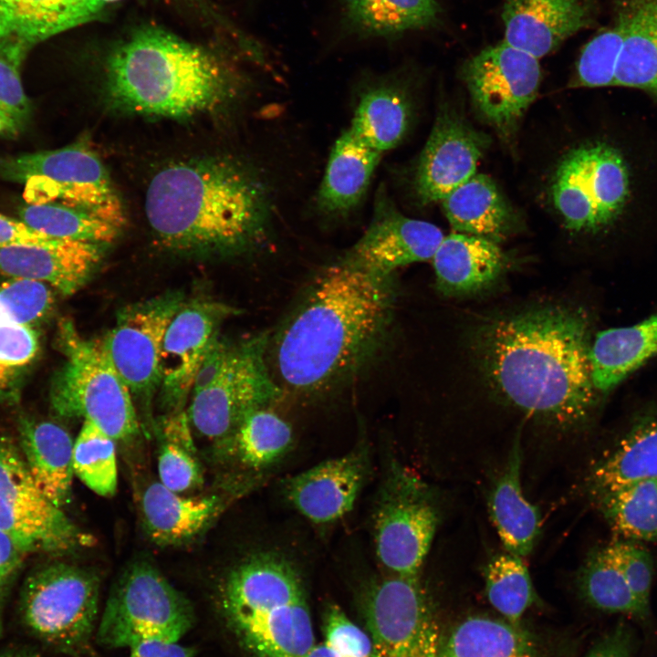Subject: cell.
<instances>
[{
    "instance_id": "cell-1",
    "label": "cell",
    "mask_w": 657,
    "mask_h": 657,
    "mask_svg": "<svg viewBox=\"0 0 657 657\" xmlns=\"http://www.w3.org/2000/svg\"><path fill=\"white\" fill-rule=\"evenodd\" d=\"M590 323L576 308L542 306L496 318L477 339L496 391L525 412L562 428L584 423L599 402Z\"/></svg>"
},
{
    "instance_id": "cell-2",
    "label": "cell",
    "mask_w": 657,
    "mask_h": 657,
    "mask_svg": "<svg viewBox=\"0 0 657 657\" xmlns=\"http://www.w3.org/2000/svg\"><path fill=\"white\" fill-rule=\"evenodd\" d=\"M392 277L339 261L321 271L275 336L272 357L279 382L299 394L318 393L364 365L391 322Z\"/></svg>"
},
{
    "instance_id": "cell-3",
    "label": "cell",
    "mask_w": 657,
    "mask_h": 657,
    "mask_svg": "<svg viewBox=\"0 0 657 657\" xmlns=\"http://www.w3.org/2000/svg\"><path fill=\"white\" fill-rule=\"evenodd\" d=\"M145 212L156 237L169 249L237 252L267 237L274 193L263 174L237 160L182 162L151 179Z\"/></svg>"
},
{
    "instance_id": "cell-4",
    "label": "cell",
    "mask_w": 657,
    "mask_h": 657,
    "mask_svg": "<svg viewBox=\"0 0 657 657\" xmlns=\"http://www.w3.org/2000/svg\"><path fill=\"white\" fill-rule=\"evenodd\" d=\"M106 90L118 110L178 119L223 107L235 97L237 82L214 54L168 30L145 26L110 55Z\"/></svg>"
},
{
    "instance_id": "cell-5",
    "label": "cell",
    "mask_w": 657,
    "mask_h": 657,
    "mask_svg": "<svg viewBox=\"0 0 657 657\" xmlns=\"http://www.w3.org/2000/svg\"><path fill=\"white\" fill-rule=\"evenodd\" d=\"M220 610L254 657H307L316 645L302 578L277 553L256 552L234 567L221 587Z\"/></svg>"
},
{
    "instance_id": "cell-6",
    "label": "cell",
    "mask_w": 657,
    "mask_h": 657,
    "mask_svg": "<svg viewBox=\"0 0 657 657\" xmlns=\"http://www.w3.org/2000/svg\"><path fill=\"white\" fill-rule=\"evenodd\" d=\"M57 342L65 360L51 384L55 412L66 418L82 417L115 441L135 436L139 421L131 392L100 341L85 339L71 320L63 319Z\"/></svg>"
},
{
    "instance_id": "cell-7",
    "label": "cell",
    "mask_w": 657,
    "mask_h": 657,
    "mask_svg": "<svg viewBox=\"0 0 657 657\" xmlns=\"http://www.w3.org/2000/svg\"><path fill=\"white\" fill-rule=\"evenodd\" d=\"M100 580L92 570L63 562L34 569L18 602L25 630L51 650L71 657L89 653L99 622Z\"/></svg>"
},
{
    "instance_id": "cell-8",
    "label": "cell",
    "mask_w": 657,
    "mask_h": 657,
    "mask_svg": "<svg viewBox=\"0 0 657 657\" xmlns=\"http://www.w3.org/2000/svg\"><path fill=\"white\" fill-rule=\"evenodd\" d=\"M634 182L624 151L609 141H594L564 156L551 195L568 229L596 234L611 228L627 214Z\"/></svg>"
},
{
    "instance_id": "cell-9",
    "label": "cell",
    "mask_w": 657,
    "mask_h": 657,
    "mask_svg": "<svg viewBox=\"0 0 657 657\" xmlns=\"http://www.w3.org/2000/svg\"><path fill=\"white\" fill-rule=\"evenodd\" d=\"M190 600L151 563L130 564L113 586L95 632L106 649L147 640L179 641L194 625Z\"/></svg>"
},
{
    "instance_id": "cell-10",
    "label": "cell",
    "mask_w": 657,
    "mask_h": 657,
    "mask_svg": "<svg viewBox=\"0 0 657 657\" xmlns=\"http://www.w3.org/2000/svg\"><path fill=\"white\" fill-rule=\"evenodd\" d=\"M268 347L265 332L237 342L225 339L214 376L192 391L187 414L199 433L218 442L248 413L279 400L282 389L267 365Z\"/></svg>"
},
{
    "instance_id": "cell-11",
    "label": "cell",
    "mask_w": 657,
    "mask_h": 657,
    "mask_svg": "<svg viewBox=\"0 0 657 657\" xmlns=\"http://www.w3.org/2000/svg\"><path fill=\"white\" fill-rule=\"evenodd\" d=\"M439 520L427 485L393 462L373 514L376 556L390 575L419 579Z\"/></svg>"
},
{
    "instance_id": "cell-12",
    "label": "cell",
    "mask_w": 657,
    "mask_h": 657,
    "mask_svg": "<svg viewBox=\"0 0 657 657\" xmlns=\"http://www.w3.org/2000/svg\"><path fill=\"white\" fill-rule=\"evenodd\" d=\"M0 529L27 554L67 552L92 541L41 492L21 452L5 440H0Z\"/></svg>"
},
{
    "instance_id": "cell-13",
    "label": "cell",
    "mask_w": 657,
    "mask_h": 657,
    "mask_svg": "<svg viewBox=\"0 0 657 657\" xmlns=\"http://www.w3.org/2000/svg\"><path fill=\"white\" fill-rule=\"evenodd\" d=\"M363 609L376 657H440L442 634L419 579L390 575L374 581Z\"/></svg>"
},
{
    "instance_id": "cell-14",
    "label": "cell",
    "mask_w": 657,
    "mask_h": 657,
    "mask_svg": "<svg viewBox=\"0 0 657 657\" xmlns=\"http://www.w3.org/2000/svg\"><path fill=\"white\" fill-rule=\"evenodd\" d=\"M462 78L478 115L507 136L536 99L541 69L537 58L504 41L466 60Z\"/></svg>"
},
{
    "instance_id": "cell-15",
    "label": "cell",
    "mask_w": 657,
    "mask_h": 657,
    "mask_svg": "<svg viewBox=\"0 0 657 657\" xmlns=\"http://www.w3.org/2000/svg\"><path fill=\"white\" fill-rule=\"evenodd\" d=\"M185 302L181 292H167L124 307L100 341L130 392L148 398L160 383V355L166 329Z\"/></svg>"
},
{
    "instance_id": "cell-16",
    "label": "cell",
    "mask_w": 657,
    "mask_h": 657,
    "mask_svg": "<svg viewBox=\"0 0 657 657\" xmlns=\"http://www.w3.org/2000/svg\"><path fill=\"white\" fill-rule=\"evenodd\" d=\"M0 178L25 185V198L62 196L103 203L119 198L94 151L82 144L0 157Z\"/></svg>"
},
{
    "instance_id": "cell-17",
    "label": "cell",
    "mask_w": 657,
    "mask_h": 657,
    "mask_svg": "<svg viewBox=\"0 0 657 657\" xmlns=\"http://www.w3.org/2000/svg\"><path fill=\"white\" fill-rule=\"evenodd\" d=\"M443 237L435 224L402 214L381 185L370 224L339 262L370 275L393 276L400 267L432 260Z\"/></svg>"
},
{
    "instance_id": "cell-18",
    "label": "cell",
    "mask_w": 657,
    "mask_h": 657,
    "mask_svg": "<svg viewBox=\"0 0 657 657\" xmlns=\"http://www.w3.org/2000/svg\"><path fill=\"white\" fill-rule=\"evenodd\" d=\"M235 309L222 303L185 301L171 320L160 355L161 401L167 413L183 411L205 352Z\"/></svg>"
},
{
    "instance_id": "cell-19",
    "label": "cell",
    "mask_w": 657,
    "mask_h": 657,
    "mask_svg": "<svg viewBox=\"0 0 657 657\" xmlns=\"http://www.w3.org/2000/svg\"><path fill=\"white\" fill-rule=\"evenodd\" d=\"M488 138L453 110H441L414 173L416 196L423 205L443 201L475 174Z\"/></svg>"
},
{
    "instance_id": "cell-20",
    "label": "cell",
    "mask_w": 657,
    "mask_h": 657,
    "mask_svg": "<svg viewBox=\"0 0 657 657\" xmlns=\"http://www.w3.org/2000/svg\"><path fill=\"white\" fill-rule=\"evenodd\" d=\"M369 471L368 448L359 445L344 455L288 477L283 485L284 495L313 523L330 524L352 510Z\"/></svg>"
},
{
    "instance_id": "cell-21",
    "label": "cell",
    "mask_w": 657,
    "mask_h": 657,
    "mask_svg": "<svg viewBox=\"0 0 657 657\" xmlns=\"http://www.w3.org/2000/svg\"><path fill=\"white\" fill-rule=\"evenodd\" d=\"M595 15L592 0H506L505 41L538 59L591 26Z\"/></svg>"
},
{
    "instance_id": "cell-22",
    "label": "cell",
    "mask_w": 657,
    "mask_h": 657,
    "mask_svg": "<svg viewBox=\"0 0 657 657\" xmlns=\"http://www.w3.org/2000/svg\"><path fill=\"white\" fill-rule=\"evenodd\" d=\"M100 247L68 239L51 245L0 247V274L42 282L69 296L79 290L95 270Z\"/></svg>"
},
{
    "instance_id": "cell-23",
    "label": "cell",
    "mask_w": 657,
    "mask_h": 657,
    "mask_svg": "<svg viewBox=\"0 0 657 657\" xmlns=\"http://www.w3.org/2000/svg\"><path fill=\"white\" fill-rule=\"evenodd\" d=\"M657 476V409L637 415L595 460L586 477L591 500L622 485Z\"/></svg>"
},
{
    "instance_id": "cell-24",
    "label": "cell",
    "mask_w": 657,
    "mask_h": 657,
    "mask_svg": "<svg viewBox=\"0 0 657 657\" xmlns=\"http://www.w3.org/2000/svg\"><path fill=\"white\" fill-rule=\"evenodd\" d=\"M432 262L438 290L465 296L492 285L506 266V256L494 241L454 233L443 237Z\"/></svg>"
},
{
    "instance_id": "cell-25",
    "label": "cell",
    "mask_w": 657,
    "mask_h": 657,
    "mask_svg": "<svg viewBox=\"0 0 657 657\" xmlns=\"http://www.w3.org/2000/svg\"><path fill=\"white\" fill-rule=\"evenodd\" d=\"M382 153L358 138L349 128L335 141L316 196L318 212L344 217L361 202Z\"/></svg>"
},
{
    "instance_id": "cell-26",
    "label": "cell",
    "mask_w": 657,
    "mask_h": 657,
    "mask_svg": "<svg viewBox=\"0 0 657 657\" xmlns=\"http://www.w3.org/2000/svg\"><path fill=\"white\" fill-rule=\"evenodd\" d=\"M522 446L516 437L507 461L488 495L490 518L506 552L527 557L541 529V513L523 494Z\"/></svg>"
},
{
    "instance_id": "cell-27",
    "label": "cell",
    "mask_w": 657,
    "mask_h": 657,
    "mask_svg": "<svg viewBox=\"0 0 657 657\" xmlns=\"http://www.w3.org/2000/svg\"><path fill=\"white\" fill-rule=\"evenodd\" d=\"M614 24L623 43L613 86L657 98V0H615Z\"/></svg>"
},
{
    "instance_id": "cell-28",
    "label": "cell",
    "mask_w": 657,
    "mask_h": 657,
    "mask_svg": "<svg viewBox=\"0 0 657 657\" xmlns=\"http://www.w3.org/2000/svg\"><path fill=\"white\" fill-rule=\"evenodd\" d=\"M223 501L216 495L185 497L152 482L143 491L141 510L147 535L162 546L185 543L217 516Z\"/></svg>"
},
{
    "instance_id": "cell-29",
    "label": "cell",
    "mask_w": 657,
    "mask_h": 657,
    "mask_svg": "<svg viewBox=\"0 0 657 657\" xmlns=\"http://www.w3.org/2000/svg\"><path fill=\"white\" fill-rule=\"evenodd\" d=\"M21 454L38 488L62 508L71 495L74 442L60 425L21 419Z\"/></svg>"
},
{
    "instance_id": "cell-30",
    "label": "cell",
    "mask_w": 657,
    "mask_h": 657,
    "mask_svg": "<svg viewBox=\"0 0 657 657\" xmlns=\"http://www.w3.org/2000/svg\"><path fill=\"white\" fill-rule=\"evenodd\" d=\"M293 443L291 426L269 407L251 412L216 442L223 460L254 476L276 466Z\"/></svg>"
},
{
    "instance_id": "cell-31",
    "label": "cell",
    "mask_w": 657,
    "mask_h": 657,
    "mask_svg": "<svg viewBox=\"0 0 657 657\" xmlns=\"http://www.w3.org/2000/svg\"><path fill=\"white\" fill-rule=\"evenodd\" d=\"M657 356V312L633 325L600 331L590 348L591 377L600 394L616 388Z\"/></svg>"
},
{
    "instance_id": "cell-32",
    "label": "cell",
    "mask_w": 657,
    "mask_h": 657,
    "mask_svg": "<svg viewBox=\"0 0 657 657\" xmlns=\"http://www.w3.org/2000/svg\"><path fill=\"white\" fill-rule=\"evenodd\" d=\"M442 204L456 232L495 243L509 235L516 222L512 207L485 174L472 176L450 193Z\"/></svg>"
},
{
    "instance_id": "cell-33",
    "label": "cell",
    "mask_w": 657,
    "mask_h": 657,
    "mask_svg": "<svg viewBox=\"0 0 657 657\" xmlns=\"http://www.w3.org/2000/svg\"><path fill=\"white\" fill-rule=\"evenodd\" d=\"M411 118L412 103L405 89L398 82L383 80L360 93L349 129L383 154L402 141Z\"/></svg>"
},
{
    "instance_id": "cell-34",
    "label": "cell",
    "mask_w": 657,
    "mask_h": 657,
    "mask_svg": "<svg viewBox=\"0 0 657 657\" xmlns=\"http://www.w3.org/2000/svg\"><path fill=\"white\" fill-rule=\"evenodd\" d=\"M440 657H537V647L520 625L473 616L442 635Z\"/></svg>"
},
{
    "instance_id": "cell-35",
    "label": "cell",
    "mask_w": 657,
    "mask_h": 657,
    "mask_svg": "<svg viewBox=\"0 0 657 657\" xmlns=\"http://www.w3.org/2000/svg\"><path fill=\"white\" fill-rule=\"evenodd\" d=\"M20 220L51 237L104 245L112 242L125 220L106 212L57 202L26 203Z\"/></svg>"
},
{
    "instance_id": "cell-36",
    "label": "cell",
    "mask_w": 657,
    "mask_h": 657,
    "mask_svg": "<svg viewBox=\"0 0 657 657\" xmlns=\"http://www.w3.org/2000/svg\"><path fill=\"white\" fill-rule=\"evenodd\" d=\"M592 501L620 536L657 544V476L622 485Z\"/></svg>"
},
{
    "instance_id": "cell-37",
    "label": "cell",
    "mask_w": 657,
    "mask_h": 657,
    "mask_svg": "<svg viewBox=\"0 0 657 657\" xmlns=\"http://www.w3.org/2000/svg\"><path fill=\"white\" fill-rule=\"evenodd\" d=\"M577 586L583 600L597 610L641 620L650 615L637 600L604 546L592 549L587 556L578 572Z\"/></svg>"
},
{
    "instance_id": "cell-38",
    "label": "cell",
    "mask_w": 657,
    "mask_h": 657,
    "mask_svg": "<svg viewBox=\"0 0 657 657\" xmlns=\"http://www.w3.org/2000/svg\"><path fill=\"white\" fill-rule=\"evenodd\" d=\"M347 17L356 29L391 36L437 22L436 0H345Z\"/></svg>"
},
{
    "instance_id": "cell-39",
    "label": "cell",
    "mask_w": 657,
    "mask_h": 657,
    "mask_svg": "<svg viewBox=\"0 0 657 657\" xmlns=\"http://www.w3.org/2000/svg\"><path fill=\"white\" fill-rule=\"evenodd\" d=\"M485 594L505 620H520L536 600V592L523 558L508 552L494 555L483 568Z\"/></svg>"
},
{
    "instance_id": "cell-40",
    "label": "cell",
    "mask_w": 657,
    "mask_h": 657,
    "mask_svg": "<svg viewBox=\"0 0 657 657\" xmlns=\"http://www.w3.org/2000/svg\"><path fill=\"white\" fill-rule=\"evenodd\" d=\"M115 440L89 421H84L74 441V474L90 490L111 496L118 485Z\"/></svg>"
},
{
    "instance_id": "cell-41",
    "label": "cell",
    "mask_w": 657,
    "mask_h": 657,
    "mask_svg": "<svg viewBox=\"0 0 657 657\" xmlns=\"http://www.w3.org/2000/svg\"><path fill=\"white\" fill-rule=\"evenodd\" d=\"M54 307V295L45 283L10 278L0 282V327H36Z\"/></svg>"
},
{
    "instance_id": "cell-42",
    "label": "cell",
    "mask_w": 657,
    "mask_h": 657,
    "mask_svg": "<svg viewBox=\"0 0 657 657\" xmlns=\"http://www.w3.org/2000/svg\"><path fill=\"white\" fill-rule=\"evenodd\" d=\"M34 327H0V401L14 396L40 347Z\"/></svg>"
},
{
    "instance_id": "cell-43",
    "label": "cell",
    "mask_w": 657,
    "mask_h": 657,
    "mask_svg": "<svg viewBox=\"0 0 657 657\" xmlns=\"http://www.w3.org/2000/svg\"><path fill=\"white\" fill-rule=\"evenodd\" d=\"M14 36L29 46L61 32L60 0H0Z\"/></svg>"
},
{
    "instance_id": "cell-44",
    "label": "cell",
    "mask_w": 657,
    "mask_h": 657,
    "mask_svg": "<svg viewBox=\"0 0 657 657\" xmlns=\"http://www.w3.org/2000/svg\"><path fill=\"white\" fill-rule=\"evenodd\" d=\"M622 43V33L615 24L594 36L580 53L573 86H613Z\"/></svg>"
},
{
    "instance_id": "cell-45",
    "label": "cell",
    "mask_w": 657,
    "mask_h": 657,
    "mask_svg": "<svg viewBox=\"0 0 657 657\" xmlns=\"http://www.w3.org/2000/svg\"><path fill=\"white\" fill-rule=\"evenodd\" d=\"M30 47L16 36L0 45V110L22 127L28 122L31 105L22 85L20 68Z\"/></svg>"
},
{
    "instance_id": "cell-46",
    "label": "cell",
    "mask_w": 657,
    "mask_h": 657,
    "mask_svg": "<svg viewBox=\"0 0 657 657\" xmlns=\"http://www.w3.org/2000/svg\"><path fill=\"white\" fill-rule=\"evenodd\" d=\"M604 548L626 579L641 607L650 613V597L654 573L651 553L632 540H613Z\"/></svg>"
},
{
    "instance_id": "cell-47",
    "label": "cell",
    "mask_w": 657,
    "mask_h": 657,
    "mask_svg": "<svg viewBox=\"0 0 657 657\" xmlns=\"http://www.w3.org/2000/svg\"><path fill=\"white\" fill-rule=\"evenodd\" d=\"M324 644L337 657H376L369 633L353 623L336 604L324 614Z\"/></svg>"
},
{
    "instance_id": "cell-48",
    "label": "cell",
    "mask_w": 657,
    "mask_h": 657,
    "mask_svg": "<svg viewBox=\"0 0 657 657\" xmlns=\"http://www.w3.org/2000/svg\"><path fill=\"white\" fill-rule=\"evenodd\" d=\"M158 473L160 482L178 494L203 483L202 469L193 453L164 439L158 454Z\"/></svg>"
},
{
    "instance_id": "cell-49",
    "label": "cell",
    "mask_w": 657,
    "mask_h": 657,
    "mask_svg": "<svg viewBox=\"0 0 657 657\" xmlns=\"http://www.w3.org/2000/svg\"><path fill=\"white\" fill-rule=\"evenodd\" d=\"M59 240L33 229L21 220L0 214V247L51 245Z\"/></svg>"
},
{
    "instance_id": "cell-50",
    "label": "cell",
    "mask_w": 657,
    "mask_h": 657,
    "mask_svg": "<svg viewBox=\"0 0 657 657\" xmlns=\"http://www.w3.org/2000/svg\"><path fill=\"white\" fill-rule=\"evenodd\" d=\"M130 657H194L196 651L179 641L147 640L134 643L130 648Z\"/></svg>"
},
{
    "instance_id": "cell-51",
    "label": "cell",
    "mask_w": 657,
    "mask_h": 657,
    "mask_svg": "<svg viewBox=\"0 0 657 657\" xmlns=\"http://www.w3.org/2000/svg\"><path fill=\"white\" fill-rule=\"evenodd\" d=\"M61 32L90 22L102 15L97 0H60Z\"/></svg>"
},
{
    "instance_id": "cell-52",
    "label": "cell",
    "mask_w": 657,
    "mask_h": 657,
    "mask_svg": "<svg viewBox=\"0 0 657 657\" xmlns=\"http://www.w3.org/2000/svg\"><path fill=\"white\" fill-rule=\"evenodd\" d=\"M27 555L10 536L0 529V579L3 582L12 585Z\"/></svg>"
},
{
    "instance_id": "cell-53",
    "label": "cell",
    "mask_w": 657,
    "mask_h": 657,
    "mask_svg": "<svg viewBox=\"0 0 657 657\" xmlns=\"http://www.w3.org/2000/svg\"><path fill=\"white\" fill-rule=\"evenodd\" d=\"M604 657H633V636L626 623H618L604 636Z\"/></svg>"
},
{
    "instance_id": "cell-54",
    "label": "cell",
    "mask_w": 657,
    "mask_h": 657,
    "mask_svg": "<svg viewBox=\"0 0 657 657\" xmlns=\"http://www.w3.org/2000/svg\"><path fill=\"white\" fill-rule=\"evenodd\" d=\"M24 127L9 115L0 110V136H16Z\"/></svg>"
},
{
    "instance_id": "cell-55",
    "label": "cell",
    "mask_w": 657,
    "mask_h": 657,
    "mask_svg": "<svg viewBox=\"0 0 657 657\" xmlns=\"http://www.w3.org/2000/svg\"><path fill=\"white\" fill-rule=\"evenodd\" d=\"M11 586L0 579V639L5 630V609Z\"/></svg>"
},
{
    "instance_id": "cell-56",
    "label": "cell",
    "mask_w": 657,
    "mask_h": 657,
    "mask_svg": "<svg viewBox=\"0 0 657 657\" xmlns=\"http://www.w3.org/2000/svg\"><path fill=\"white\" fill-rule=\"evenodd\" d=\"M0 657H43L36 651L29 649H10L0 652Z\"/></svg>"
},
{
    "instance_id": "cell-57",
    "label": "cell",
    "mask_w": 657,
    "mask_h": 657,
    "mask_svg": "<svg viewBox=\"0 0 657 657\" xmlns=\"http://www.w3.org/2000/svg\"><path fill=\"white\" fill-rule=\"evenodd\" d=\"M307 657H337L324 643L316 644Z\"/></svg>"
},
{
    "instance_id": "cell-58",
    "label": "cell",
    "mask_w": 657,
    "mask_h": 657,
    "mask_svg": "<svg viewBox=\"0 0 657 657\" xmlns=\"http://www.w3.org/2000/svg\"><path fill=\"white\" fill-rule=\"evenodd\" d=\"M12 36V30L0 12V45Z\"/></svg>"
}]
</instances>
